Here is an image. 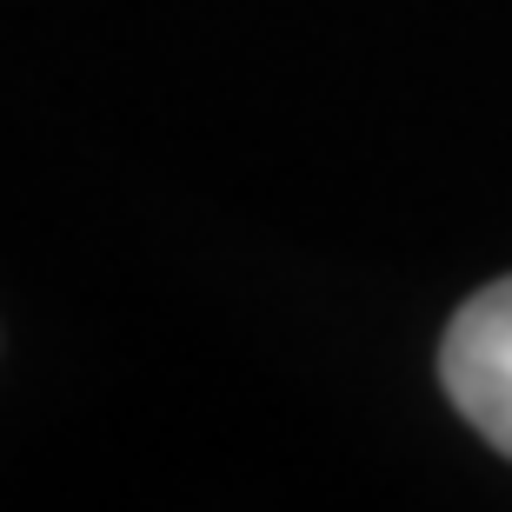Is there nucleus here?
Listing matches in <instances>:
<instances>
[{"mask_svg": "<svg viewBox=\"0 0 512 512\" xmlns=\"http://www.w3.org/2000/svg\"><path fill=\"white\" fill-rule=\"evenodd\" d=\"M439 386L493 453L512 459V273L479 286L439 340Z\"/></svg>", "mask_w": 512, "mask_h": 512, "instance_id": "f257e3e1", "label": "nucleus"}]
</instances>
